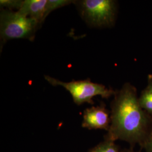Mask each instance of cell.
Returning a JSON list of instances; mask_svg holds the SVG:
<instances>
[{
	"label": "cell",
	"mask_w": 152,
	"mask_h": 152,
	"mask_svg": "<svg viewBox=\"0 0 152 152\" xmlns=\"http://www.w3.org/2000/svg\"><path fill=\"white\" fill-rule=\"evenodd\" d=\"M109 123L108 113L102 105L87 109L84 112L82 125L85 127L94 129H107Z\"/></svg>",
	"instance_id": "5"
},
{
	"label": "cell",
	"mask_w": 152,
	"mask_h": 152,
	"mask_svg": "<svg viewBox=\"0 0 152 152\" xmlns=\"http://www.w3.org/2000/svg\"><path fill=\"white\" fill-rule=\"evenodd\" d=\"M45 78L54 86H61L64 87L71 94L75 103L80 105L85 103H92V98L100 95L104 98H108L114 95L115 92L102 84L94 83L89 78L85 80L64 82L51 77L45 76Z\"/></svg>",
	"instance_id": "4"
},
{
	"label": "cell",
	"mask_w": 152,
	"mask_h": 152,
	"mask_svg": "<svg viewBox=\"0 0 152 152\" xmlns=\"http://www.w3.org/2000/svg\"><path fill=\"white\" fill-rule=\"evenodd\" d=\"M48 0H25L18 12L22 15L32 18L41 24L44 16Z\"/></svg>",
	"instance_id": "6"
},
{
	"label": "cell",
	"mask_w": 152,
	"mask_h": 152,
	"mask_svg": "<svg viewBox=\"0 0 152 152\" xmlns=\"http://www.w3.org/2000/svg\"><path fill=\"white\" fill-rule=\"evenodd\" d=\"M147 152H152V132L142 144Z\"/></svg>",
	"instance_id": "10"
},
{
	"label": "cell",
	"mask_w": 152,
	"mask_h": 152,
	"mask_svg": "<svg viewBox=\"0 0 152 152\" xmlns=\"http://www.w3.org/2000/svg\"><path fill=\"white\" fill-rule=\"evenodd\" d=\"M40 23L32 18L22 15L18 11L1 10L0 36L3 43L13 39H27L32 41Z\"/></svg>",
	"instance_id": "2"
},
{
	"label": "cell",
	"mask_w": 152,
	"mask_h": 152,
	"mask_svg": "<svg viewBox=\"0 0 152 152\" xmlns=\"http://www.w3.org/2000/svg\"><path fill=\"white\" fill-rule=\"evenodd\" d=\"M23 3V1L22 0H1L0 6L1 7H5L9 10L13 9L19 10L22 7Z\"/></svg>",
	"instance_id": "9"
},
{
	"label": "cell",
	"mask_w": 152,
	"mask_h": 152,
	"mask_svg": "<svg viewBox=\"0 0 152 152\" xmlns=\"http://www.w3.org/2000/svg\"><path fill=\"white\" fill-rule=\"evenodd\" d=\"M114 95L110 135L142 145L152 133V118L140 107L136 88L130 83H126Z\"/></svg>",
	"instance_id": "1"
},
{
	"label": "cell",
	"mask_w": 152,
	"mask_h": 152,
	"mask_svg": "<svg viewBox=\"0 0 152 152\" xmlns=\"http://www.w3.org/2000/svg\"><path fill=\"white\" fill-rule=\"evenodd\" d=\"M72 2L73 1L69 0H48L44 16V20L51 12L59 8L68 5Z\"/></svg>",
	"instance_id": "8"
},
{
	"label": "cell",
	"mask_w": 152,
	"mask_h": 152,
	"mask_svg": "<svg viewBox=\"0 0 152 152\" xmlns=\"http://www.w3.org/2000/svg\"><path fill=\"white\" fill-rule=\"evenodd\" d=\"M83 19L93 27L114 25L117 3L113 0H82L74 1Z\"/></svg>",
	"instance_id": "3"
},
{
	"label": "cell",
	"mask_w": 152,
	"mask_h": 152,
	"mask_svg": "<svg viewBox=\"0 0 152 152\" xmlns=\"http://www.w3.org/2000/svg\"><path fill=\"white\" fill-rule=\"evenodd\" d=\"M101 148H102L104 152H118L116 148L111 142L103 144L101 146Z\"/></svg>",
	"instance_id": "11"
},
{
	"label": "cell",
	"mask_w": 152,
	"mask_h": 152,
	"mask_svg": "<svg viewBox=\"0 0 152 152\" xmlns=\"http://www.w3.org/2000/svg\"><path fill=\"white\" fill-rule=\"evenodd\" d=\"M139 103L142 108L152 115V75L148 76L147 87L142 91Z\"/></svg>",
	"instance_id": "7"
}]
</instances>
